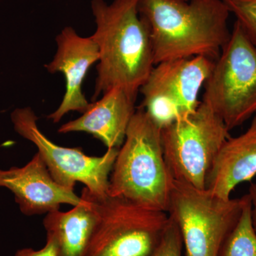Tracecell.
<instances>
[{"instance_id": "cell-1", "label": "cell", "mask_w": 256, "mask_h": 256, "mask_svg": "<svg viewBox=\"0 0 256 256\" xmlns=\"http://www.w3.org/2000/svg\"><path fill=\"white\" fill-rule=\"evenodd\" d=\"M139 0H92L96 23L92 35L99 50L92 102L114 87L138 94L154 68L148 25L138 9Z\"/></svg>"}, {"instance_id": "cell-2", "label": "cell", "mask_w": 256, "mask_h": 256, "mask_svg": "<svg viewBox=\"0 0 256 256\" xmlns=\"http://www.w3.org/2000/svg\"><path fill=\"white\" fill-rule=\"evenodd\" d=\"M154 66L203 56L216 62L228 41L230 13L222 0H139Z\"/></svg>"}, {"instance_id": "cell-3", "label": "cell", "mask_w": 256, "mask_h": 256, "mask_svg": "<svg viewBox=\"0 0 256 256\" xmlns=\"http://www.w3.org/2000/svg\"><path fill=\"white\" fill-rule=\"evenodd\" d=\"M172 182L165 162L161 129L139 108L119 148L108 194L168 212Z\"/></svg>"}, {"instance_id": "cell-4", "label": "cell", "mask_w": 256, "mask_h": 256, "mask_svg": "<svg viewBox=\"0 0 256 256\" xmlns=\"http://www.w3.org/2000/svg\"><path fill=\"white\" fill-rule=\"evenodd\" d=\"M82 196L92 202L98 220L84 256H150L169 223L168 212L122 198H96L86 188Z\"/></svg>"}, {"instance_id": "cell-5", "label": "cell", "mask_w": 256, "mask_h": 256, "mask_svg": "<svg viewBox=\"0 0 256 256\" xmlns=\"http://www.w3.org/2000/svg\"><path fill=\"white\" fill-rule=\"evenodd\" d=\"M204 86L202 102L229 131L256 114V46L238 22Z\"/></svg>"}, {"instance_id": "cell-6", "label": "cell", "mask_w": 256, "mask_h": 256, "mask_svg": "<svg viewBox=\"0 0 256 256\" xmlns=\"http://www.w3.org/2000/svg\"><path fill=\"white\" fill-rule=\"evenodd\" d=\"M230 131L204 102L161 130L165 162L172 178L206 190L207 176Z\"/></svg>"}, {"instance_id": "cell-7", "label": "cell", "mask_w": 256, "mask_h": 256, "mask_svg": "<svg viewBox=\"0 0 256 256\" xmlns=\"http://www.w3.org/2000/svg\"><path fill=\"white\" fill-rule=\"evenodd\" d=\"M244 200L245 195L224 200L173 180L168 214L180 228L186 256H220Z\"/></svg>"}, {"instance_id": "cell-8", "label": "cell", "mask_w": 256, "mask_h": 256, "mask_svg": "<svg viewBox=\"0 0 256 256\" xmlns=\"http://www.w3.org/2000/svg\"><path fill=\"white\" fill-rule=\"evenodd\" d=\"M11 118L15 131L36 146L57 183L74 191L76 183L80 182L92 196H108L109 178L119 148L108 149L101 156H88L80 148L60 146L48 139L38 128V118L31 108L16 109Z\"/></svg>"}, {"instance_id": "cell-9", "label": "cell", "mask_w": 256, "mask_h": 256, "mask_svg": "<svg viewBox=\"0 0 256 256\" xmlns=\"http://www.w3.org/2000/svg\"><path fill=\"white\" fill-rule=\"evenodd\" d=\"M215 62L203 56L166 60L154 66L140 88V108L162 129L196 110L198 96Z\"/></svg>"}, {"instance_id": "cell-10", "label": "cell", "mask_w": 256, "mask_h": 256, "mask_svg": "<svg viewBox=\"0 0 256 256\" xmlns=\"http://www.w3.org/2000/svg\"><path fill=\"white\" fill-rule=\"evenodd\" d=\"M56 52L45 65L47 72L64 74L66 92L58 108L47 116L54 124L60 122L72 111L84 114L90 106L82 86L89 69L98 62L99 50L92 36H80L72 26H66L56 38Z\"/></svg>"}, {"instance_id": "cell-11", "label": "cell", "mask_w": 256, "mask_h": 256, "mask_svg": "<svg viewBox=\"0 0 256 256\" xmlns=\"http://www.w3.org/2000/svg\"><path fill=\"white\" fill-rule=\"evenodd\" d=\"M0 188L12 192L22 213L28 216L60 210L62 204L76 206L87 202L57 183L38 152L22 168L0 170Z\"/></svg>"}, {"instance_id": "cell-12", "label": "cell", "mask_w": 256, "mask_h": 256, "mask_svg": "<svg viewBox=\"0 0 256 256\" xmlns=\"http://www.w3.org/2000/svg\"><path fill=\"white\" fill-rule=\"evenodd\" d=\"M138 94L114 87L99 100L90 102L82 116L62 124L58 132H86L100 140L108 149L120 148L136 112Z\"/></svg>"}, {"instance_id": "cell-13", "label": "cell", "mask_w": 256, "mask_h": 256, "mask_svg": "<svg viewBox=\"0 0 256 256\" xmlns=\"http://www.w3.org/2000/svg\"><path fill=\"white\" fill-rule=\"evenodd\" d=\"M256 175V114L247 130L222 144L206 181V190L224 200L238 184Z\"/></svg>"}, {"instance_id": "cell-14", "label": "cell", "mask_w": 256, "mask_h": 256, "mask_svg": "<svg viewBox=\"0 0 256 256\" xmlns=\"http://www.w3.org/2000/svg\"><path fill=\"white\" fill-rule=\"evenodd\" d=\"M85 200V204L74 206L68 212L54 210L44 218L46 236L54 240L58 256L85 255L98 220L92 202Z\"/></svg>"}, {"instance_id": "cell-15", "label": "cell", "mask_w": 256, "mask_h": 256, "mask_svg": "<svg viewBox=\"0 0 256 256\" xmlns=\"http://www.w3.org/2000/svg\"><path fill=\"white\" fill-rule=\"evenodd\" d=\"M220 256H256V233L252 226L248 194L245 195L242 214L226 239Z\"/></svg>"}, {"instance_id": "cell-16", "label": "cell", "mask_w": 256, "mask_h": 256, "mask_svg": "<svg viewBox=\"0 0 256 256\" xmlns=\"http://www.w3.org/2000/svg\"><path fill=\"white\" fill-rule=\"evenodd\" d=\"M256 46V0H222Z\"/></svg>"}, {"instance_id": "cell-17", "label": "cell", "mask_w": 256, "mask_h": 256, "mask_svg": "<svg viewBox=\"0 0 256 256\" xmlns=\"http://www.w3.org/2000/svg\"><path fill=\"white\" fill-rule=\"evenodd\" d=\"M183 247L180 228L174 220L170 218L169 223L150 256H182Z\"/></svg>"}, {"instance_id": "cell-18", "label": "cell", "mask_w": 256, "mask_h": 256, "mask_svg": "<svg viewBox=\"0 0 256 256\" xmlns=\"http://www.w3.org/2000/svg\"><path fill=\"white\" fill-rule=\"evenodd\" d=\"M14 256H58V248L54 239L46 236L44 246L40 250L25 248L18 250Z\"/></svg>"}, {"instance_id": "cell-19", "label": "cell", "mask_w": 256, "mask_h": 256, "mask_svg": "<svg viewBox=\"0 0 256 256\" xmlns=\"http://www.w3.org/2000/svg\"><path fill=\"white\" fill-rule=\"evenodd\" d=\"M250 196V202H252V226L256 233V182L252 183L249 188L248 192Z\"/></svg>"}]
</instances>
